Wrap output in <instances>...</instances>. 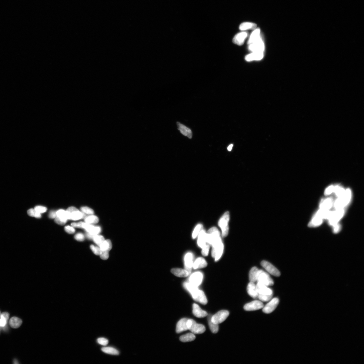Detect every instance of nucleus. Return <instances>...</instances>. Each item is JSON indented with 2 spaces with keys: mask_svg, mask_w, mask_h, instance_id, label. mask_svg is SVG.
Listing matches in <instances>:
<instances>
[{
  "mask_svg": "<svg viewBox=\"0 0 364 364\" xmlns=\"http://www.w3.org/2000/svg\"><path fill=\"white\" fill-rule=\"evenodd\" d=\"M184 287L191 295L192 299L197 302L203 305L207 303V300L205 294L202 291L198 289L197 287L191 284L190 283L185 282Z\"/></svg>",
  "mask_w": 364,
  "mask_h": 364,
  "instance_id": "obj_1",
  "label": "nucleus"
},
{
  "mask_svg": "<svg viewBox=\"0 0 364 364\" xmlns=\"http://www.w3.org/2000/svg\"><path fill=\"white\" fill-rule=\"evenodd\" d=\"M22 319L15 317H12L9 321L10 326L14 329L18 328L22 325Z\"/></svg>",
  "mask_w": 364,
  "mask_h": 364,
  "instance_id": "obj_31",
  "label": "nucleus"
},
{
  "mask_svg": "<svg viewBox=\"0 0 364 364\" xmlns=\"http://www.w3.org/2000/svg\"><path fill=\"white\" fill-rule=\"evenodd\" d=\"M323 219L319 216L314 215L309 224V227H316L320 226L322 223Z\"/></svg>",
  "mask_w": 364,
  "mask_h": 364,
  "instance_id": "obj_30",
  "label": "nucleus"
},
{
  "mask_svg": "<svg viewBox=\"0 0 364 364\" xmlns=\"http://www.w3.org/2000/svg\"><path fill=\"white\" fill-rule=\"evenodd\" d=\"M333 232L335 233H337L339 232L340 230L341 229V226L340 225L339 223L335 225H333Z\"/></svg>",
  "mask_w": 364,
  "mask_h": 364,
  "instance_id": "obj_55",
  "label": "nucleus"
},
{
  "mask_svg": "<svg viewBox=\"0 0 364 364\" xmlns=\"http://www.w3.org/2000/svg\"><path fill=\"white\" fill-rule=\"evenodd\" d=\"M221 238L220 233L218 229L215 227H212L207 233L206 243L209 245L212 246Z\"/></svg>",
  "mask_w": 364,
  "mask_h": 364,
  "instance_id": "obj_5",
  "label": "nucleus"
},
{
  "mask_svg": "<svg viewBox=\"0 0 364 364\" xmlns=\"http://www.w3.org/2000/svg\"><path fill=\"white\" fill-rule=\"evenodd\" d=\"M202 274L199 272H195L191 276L189 279V283L195 286L198 287L202 281Z\"/></svg>",
  "mask_w": 364,
  "mask_h": 364,
  "instance_id": "obj_14",
  "label": "nucleus"
},
{
  "mask_svg": "<svg viewBox=\"0 0 364 364\" xmlns=\"http://www.w3.org/2000/svg\"><path fill=\"white\" fill-rule=\"evenodd\" d=\"M207 263L203 258H199L193 263V267L194 269H202L207 266Z\"/></svg>",
  "mask_w": 364,
  "mask_h": 364,
  "instance_id": "obj_27",
  "label": "nucleus"
},
{
  "mask_svg": "<svg viewBox=\"0 0 364 364\" xmlns=\"http://www.w3.org/2000/svg\"><path fill=\"white\" fill-rule=\"evenodd\" d=\"M352 198V192L350 189H346L345 193L342 198L345 207L349 205L350 202Z\"/></svg>",
  "mask_w": 364,
  "mask_h": 364,
  "instance_id": "obj_29",
  "label": "nucleus"
},
{
  "mask_svg": "<svg viewBox=\"0 0 364 364\" xmlns=\"http://www.w3.org/2000/svg\"><path fill=\"white\" fill-rule=\"evenodd\" d=\"M193 256L191 252H188L185 255V270L189 273L191 272L192 269L193 267Z\"/></svg>",
  "mask_w": 364,
  "mask_h": 364,
  "instance_id": "obj_17",
  "label": "nucleus"
},
{
  "mask_svg": "<svg viewBox=\"0 0 364 364\" xmlns=\"http://www.w3.org/2000/svg\"><path fill=\"white\" fill-rule=\"evenodd\" d=\"M85 229L87 232L89 233L94 236L99 234L101 231V229L100 227L95 226L92 224H88L87 225Z\"/></svg>",
  "mask_w": 364,
  "mask_h": 364,
  "instance_id": "obj_25",
  "label": "nucleus"
},
{
  "mask_svg": "<svg viewBox=\"0 0 364 364\" xmlns=\"http://www.w3.org/2000/svg\"><path fill=\"white\" fill-rule=\"evenodd\" d=\"M195 336L193 333H188L180 337V340L183 342H191L194 340Z\"/></svg>",
  "mask_w": 364,
  "mask_h": 364,
  "instance_id": "obj_34",
  "label": "nucleus"
},
{
  "mask_svg": "<svg viewBox=\"0 0 364 364\" xmlns=\"http://www.w3.org/2000/svg\"><path fill=\"white\" fill-rule=\"evenodd\" d=\"M202 254L204 256H207L208 255L209 252V245L207 244H206L204 247L202 248Z\"/></svg>",
  "mask_w": 364,
  "mask_h": 364,
  "instance_id": "obj_49",
  "label": "nucleus"
},
{
  "mask_svg": "<svg viewBox=\"0 0 364 364\" xmlns=\"http://www.w3.org/2000/svg\"><path fill=\"white\" fill-rule=\"evenodd\" d=\"M101 251H109L112 248V244L110 240H106L99 246Z\"/></svg>",
  "mask_w": 364,
  "mask_h": 364,
  "instance_id": "obj_35",
  "label": "nucleus"
},
{
  "mask_svg": "<svg viewBox=\"0 0 364 364\" xmlns=\"http://www.w3.org/2000/svg\"><path fill=\"white\" fill-rule=\"evenodd\" d=\"M186 324L188 330L193 334H200L204 333L206 330L205 327L203 325L197 323L192 319H188Z\"/></svg>",
  "mask_w": 364,
  "mask_h": 364,
  "instance_id": "obj_4",
  "label": "nucleus"
},
{
  "mask_svg": "<svg viewBox=\"0 0 364 364\" xmlns=\"http://www.w3.org/2000/svg\"><path fill=\"white\" fill-rule=\"evenodd\" d=\"M68 219L77 221L85 218V215L82 212H81L75 207H71L67 210Z\"/></svg>",
  "mask_w": 364,
  "mask_h": 364,
  "instance_id": "obj_7",
  "label": "nucleus"
},
{
  "mask_svg": "<svg viewBox=\"0 0 364 364\" xmlns=\"http://www.w3.org/2000/svg\"><path fill=\"white\" fill-rule=\"evenodd\" d=\"M0 316H1V312H0Z\"/></svg>",
  "mask_w": 364,
  "mask_h": 364,
  "instance_id": "obj_61",
  "label": "nucleus"
},
{
  "mask_svg": "<svg viewBox=\"0 0 364 364\" xmlns=\"http://www.w3.org/2000/svg\"><path fill=\"white\" fill-rule=\"evenodd\" d=\"M346 190L341 186L337 185L334 186V192L338 198H342Z\"/></svg>",
  "mask_w": 364,
  "mask_h": 364,
  "instance_id": "obj_36",
  "label": "nucleus"
},
{
  "mask_svg": "<svg viewBox=\"0 0 364 364\" xmlns=\"http://www.w3.org/2000/svg\"><path fill=\"white\" fill-rule=\"evenodd\" d=\"M279 302V300L277 298H274L272 299L268 303L264 306L263 312L267 314L271 313L275 310L278 306Z\"/></svg>",
  "mask_w": 364,
  "mask_h": 364,
  "instance_id": "obj_11",
  "label": "nucleus"
},
{
  "mask_svg": "<svg viewBox=\"0 0 364 364\" xmlns=\"http://www.w3.org/2000/svg\"><path fill=\"white\" fill-rule=\"evenodd\" d=\"M65 231L68 234H72L75 232V230L74 227L73 226H69L67 225L65 228Z\"/></svg>",
  "mask_w": 364,
  "mask_h": 364,
  "instance_id": "obj_54",
  "label": "nucleus"
},
{
  "mask_svg": "<svg viewBox=\"0 0 364 364\" xmlns=\"http://www.w3.org/2000/svg\"><path fill=\"white\" fill-rule=\"evenodd\" d=\"M57 217L62 220L67 222L68 219L67 211L63 209H60L56 212Z\"/></svg>",
  "mask_w": 364,
  "mask_h": 364,
  "instance_id": "obj_39",
  "label": "nucleus"
},
{
  "mask_svg": "<svg viewBox=\"0 0 364 364\" xmlns=\"http://www.w3.org/2000/svg\"><path fill=\"white\" fill-rule=\"evenodd\" d=\"M1 317L0 319V326L4 327L7 323V321L3 317Z\"/></svg>",
  "mask_w": 364,
  "mask_h": 364,
  "instance_id": "obj_56",
  "label": "nucleus"
},
{
  "mask_svg": "<svg viewBox=\"0 0 364 364\" xmlns=\"http://www.w3.org/2000/svg\"><path fill=\"white\" fill-rule=\"evenodd\" d=\"M259 269L257 267H253L251 269L249 274V279L250 282H257V273Z\"/></svg>",
  "mask_w": 364,
  "mask_h": 364,
  "instance_id": "obj_33",
  "label": "nucleus"
},
{
  "mask_svg": "<svg viewBox=\"0 0 364 364\" xmlns=\"http://www.w3.org/2000/svg\"><path fill=\"white\" fill-rule=\"evenodd\" d=\"M102 351L104 353L108 354L113 355H118L119 354L118 350L115 348L111 347H103L102 349Z\"/></svg>",
  "mask_w": 364,
  "mask_h": 364,
  "instance_id": "obj_38",
  "label": "nucleus"
},
{
  "mask_svg": "<svg viewBox=\"0 0 364 364\" xmlns=\"http://www.w3.org/2000/svg\"><path fill=\"white\" fill-rule=\"evenodd\" d=\"M94 241L99 246H100L105 240L103 236L97 235H95L93 239Z\"/></svg>",
  "mask_w": 364,
  "mask_h": 364,
  "instance_id": "obj_41",
  "label": "nucleus"
},
{
  "mask_svg": "<svg viewBox=\"0 0 364 364\" xmlns=\"http://www.w3.org/2000/svg\"><path fill=\"white\" fill-rule=\"evenodd\" d=\"M264 57V52H252L246 55L245 59L246 61L251 62L253 61H259L262 59Z\"/></svg>",
  "mask_w": 364,
  "mask_h": 364,
  "instance_id": "obj_22",
  "label": "nucleus"
},
{
  "mask_svg": "<svg viewBox=\"0 0 364 364\" xmlns=\"http://www.w3.org/2000/svg\"><path fill=\"white\" fill-rule=\"evenodd\" d=\"M247 291L249 295L252 298H258L259 294L256 285H255L254 282H250L249 283L248 285Z\"/></svg>",
  "mask_w": 364,
  "mask_h": 364,
  "instance_id": "obj_18",
  "label": "nucleus"
},
{
  "mask_svg": "<svg viewBox=\"0 0 364 364\" xmlns=\"http://www.w3.org/2000/svg\"><path fill=\"white\" fill-rule=\"evenodd\" d=\"M28 213L29 215L32 217L37 218H40L41 217V213H39L34 209H29L28 210Z\"/></svg>",
  "mask_w": 364,
  "mask_h": 364,
  "instance_id": "obj_43",
  "label": "nucleus"
},
{
  "mask_svg": "<svg viewBox=\"0 0 364 364\" xmlns=\"http://www.w3.org/2000/svg\"><path fill=\"white\" fill-rule=\"evenodd\" d=\"M261 265L270 274L277 277L280 276L281 273L279 271L268 262L263 261L261 262Z\"/></svg>",
  "mask_w": 364,
  "mask_h": 364,
  "instance_id": "obj_12",
  "label": "nucleus"
},
{
  "mask_svg": "<svg viewBox=\"0 0 364 364\" xmlns=\"http://www.w3.org/2000/svg\"><path fill=\"white\" fill-rule=\"evenodd\" d=\"M188 319L186 318H182L178 322L176 328V332L177 333H179L188 330L186 324Z\"/></svg>",
  "mask_w": 364,
  "mask_h": 364,
  "instance_id": "obj_23",
  "label": "nucleus"
},
{
  "mask_svg": "<svg viewBox=\"0 0 364 364\" xmlns=\"http://www.w3.org/2000/svg\"><path fill=\"white\" fill-rule=\"evenodd\" d=\"M35 209L36 211L40 213L46 212L47 210L46 207L41 206H36L35 207Z\"/></svg>",
  "mask_w": 364,
  "mask_h": 364,
  "instance_id": "obj_50",
  "label": "nucleus"
},
{
  "mask_svg": "<svg viewBox=\"0 0 364 364\" xmlns=\"http://www.w3.org/2000/svg\"><path fill=\"white\" fill-rule=\"evenodd\" d=\"M57 216L56 212L51 211L49 214V217L51 219H55Z\"/></svg>",
  "mask_w": 364,
  "mask_h": 364,
  "instance_id": "obj_57",
  "label": "nucleus"
},
{
  "mask_svg": "<svg viewBox=\"0 0 364 364\" xmlns=\"http://www.w3.org/2000/svg\"><path fill=\"white\" fill-rule=\"evenodd\" d=\"M14 362H14V363H15V364H17V363H18V362H17V360H14Z\"/></svg>",
  "mask_w": 364,
  "mask_h": 364,
  "instance_id": "obj_60",
  "label": "nucleus"
},
{
  "mask_svg": "<svg viewBox=\"0 0 364 364\" xmlns=\"http://www.w3.org/2000/svg\"><path fill=\"white\" fill-rule=\"evenodd\" d=\"M264 306L263 303L261 301L256 300L246 304L243 308L245 311H251L263 308Z\"/></svg>",
  "mask_w": 364,
  "mask_h": 364,
  "instance_id": "obj_13",
  "label": "nucleus"
},
{
  "mask_svg": "<svg viewBox=\"0 0 364 364\" xmlns=\"http://www.w3.org/2000/svg\"><path fill=\"white\" fill-rule=\"evenodd\" d=\"M88 223L85 222H73L72 223V226L74 227L83 228L85 229Z\"/></svg>",
  "mask_w": 364,
  "mask_h": 364,
  "instance_id": "obj_45",
  "label": "nucleus"
},
{
  "mask_svg": "<svg viewBox=\"0 0 364 364\" xmlns=\"http://www.w3.org/2000/svg\"><path fill=\"white\" fill-rule=\"evenodd\" d=\"M109 252L107 251H101L100 255L101 259L106 260L109 257Z\"/></svg>",
  "mask_w": 364,
  "mask_h": 364,
  "instance_id": "obj_48",
  "label": "nucleus"
},
{
  "mask_svg": "<svg viewBox=\"0 0 364 364\" xmlns=\"http://www.w3.org/2000/svg\"><path fill=\"white\" fill-rule=\"evenodd\" d=\"M212 256L215 258V261L219 260L223 253L224 245L221 238L212 245Z\"/></svg>",
  "mask_w": 364,
  "mask_h": 364,
  "instance_id": "obj_3",
  "label": "nucleus"
},
{
  "mask_svg": "<svg viewBox=\"0 0 364 364\" xmlns=\"http://www.w3.org/2000/svg\"><path fill=\"white\" fill-rule=\"evenodd\" d=\"M261 35L260 29L259 28L255 29L249 37L248 44L249 45L254 42L260 37Z\"/></svg>",
  "mask_w": 364,
  "mask_h": 364,
  "instance_id": "obj_28",
  "label": "nucleus"
},
{
  "mask_svg": "<svg viewBox=\"0 0 364 364\" xmlns=\"http://www.w3.org/2000/svg\"><path fill=\"white\" fill-rule=\"evenodd\" d=\"M85 221L86 223L88 224H95L98 223L99 221V219L96 216L90 215L85 218Z\"/></svg>",
  "mask_w": 364,
  "mask_h": 364,
  "instance_id": "obj_37",
  "label": "nucleus"
},
{
  "mask_svg": "<svg viewBox=\"0 0 364 364\" xmlns=\"http://www.w3.org/2000/svg\"><path fill=\"white\" fill-rule=\"evenodd\" d=\"M248 33L242 32L237 34L233 39V43L239 46H242L244 44L245 39L248 37Z\"/></svg>",
  "mask_w": 364,
  "mask_h": 364,
  "instance_id": "obj_15",
  "label": "nucleus"
},
{
  "mask_svg": "<svg viewBox=\"0 0 364 364\" xmlns=\"http://www.w3.org/2000/svg\"><path fill=\"white\" fill-rule=\"evenodd\" d=\"M197 243L199 246L202 249L206 243L207 233L203 230H202L199 234Z\"/></svg>",
  "mask_w": 364,
  "mask_h": 364,
  "instance_id": "obj_24",
  "label": "nucleus"
},
{
  "mask_svg": "<svg viewBox=\"0 0 364 364\" xmlns=\"http://www.w3.org/2000/svg\"><path fill=\"white\" fill-rule=\"evenodd\" d=\"M334 186L332 185L329 186L325 191L324 195H327L332 193L334 192Z\"/></svg>",
  "mask_w": 364,
  "mask_h": 364,
  "instance_id": "obj_53",
  "label": "nucleus"
},
{
  "mask_svg": "<svg viewBox=\"0 0 364 364\" xmlns=\"http://www.w3.org/2000/svg\"><path fill=\"white\" fill-rule=\"evenodd\" d=\"M272 295H264L259 294L258 298L261 302H267L269 301L272 298Z\"/></svg>",
  "mask_w": 364,
  "mask_h": 364,
  "instance_id": "obj_44",
  "label": "nucleus"
},
{
  "mask_svg": "<svg viewBox=\"0 0 364 364\" xmlns=\"http://www.w3.org/2000/svg\"><path fill=\"white\" fill-rule=\"evenodd\" d=\"M192 313L195 316L198 318L206 317L208 314L206 312L202 309L200 307L195 303L192 305Z\"/></svg>",
  "mask_w": 364,
  "mask_h": 364,
  "instance_id": "obj_19",
  "label": "nucleus"
},
{
  "mask_svg": "<svg viewBox=\"0 0 364 364\" xmlns=\"http://www.w3.org/2000/svg\"><path fill=\"white\" fill-rule=\"evenodd\" d=\"M97 342L99 344L104 346H106L109 342L107 339L103 338L98 339Z\"/></svg>",
  "mask_w": 364,
  "mask_h": 364,
  "instance_id": "obj_52",
  "label": "nucleus"
},
{
  "mask_svg": "<svg viewBox=\"0 0 364 364\" xmlns=\"http://www.w3.org/2000/svg\"><path fill=\"white\" fill-rule=\"evenodd\" d=\"M333 204V200L331 197L322 199L320 204V208L323 210H329L332 208Z\"/></svg>",
  "mask_w": 364,
  "mask_h": 364,
  "instance_id": "obj_20",
  "label": "nucleus"
},
{
  "mask_svg": "<svg viewBox=\"0 0 364 364\" xmlns=\"http://www.w3.org/2000/svg\"><path fill=\"white\" fill-rule=\"evenodd\" d=\"M233 146V144H230V145H229V146L228 147L227 149H228V151H230H230H231V150H232V149Z\"/></svg>",
  "mask_w": 364,
  "mask_h": 364,
  "instance_id": "obj_59",
  "label": "nucleus"
},
{
  "mask_svg": "<svg viewBox=\"0 0 364 364\" xmlns=\"http://www.w3.org/2000/svg\"><path fill=\"white\" fill-rule=\"evenodd\" d=\"M90 248L94 254L97 255H100L101 250L99 246H97L94 245H91L90 246Z\"/></svg>",
  "mask_w": 364,
  "mask_h": 364,
  "instance_id": "obj_47",
  "label": "nucleus"
},
{
  "mask_svg": "<svg viewBox=\"0 0 364 364\" xmlns=\"http://www.w3.org/2000/svg\"><path fill=\"white\" fill-rule=\"evenodd\" d=\"M345 213V209L336 210L335 211H334L332 216L328 220L329 224L333 226L338 223L339 222L344 216Z\"/></svg>",
  "mask_w": 364,
  "mask_h": 364,
  "instance_id": "obj_10",
  "label": "nucleus"
},
{
  "mask_svg": "<svg viewBox=\"0 0 364 364\" xmlns=\"http://www.w3.org/2000/svg\"><path fill=\"white\" fill-rule=\"evenodd\" d=\"M9 316L10 314L8 312H3L2 313L1 315V316L0 317L4 318L6 320L8 321V319L9 317Z\"/></svg>",
  "mask_w": 364,
  "mask_h": 364,
  "instance_id": "obj_58",
  "label": "nucleus"
},
{
  "mask_svg": "<svg viewBox=\"0 0 364 364\" xmlns=\"http://www.w3.org/2000/svg\"><path fill=\"white\" fill-rule=\"evenodd\" d=\"M257 28L256 24L251 22H244L241 24L239 28L241 31H245L248 29L255 30Z\"/></svg>",
  "mask_w": 364,
  "mask_h": 364,
  "instance_id": "obj_32",
  "label": "nucleus"
},
{
  "mask_svg": "<svg viewBox=\"0 0 364 364\" xmlns=\"http://www.w3.org/2000/svg\"><path fill=\"white\" fill-rule=\"evenodd\" d=\"M229 312L225 310H222L212 316L211 321L213 323L218 324L223 322L229 316Z\"/></svg>",
  "mask_w": 364,
  "mask_h": 364,
  "instance_id": "obj_8",
  "label": "nucleus"
},
{
  "mask_svg": "<svg viewBox=\"0 0 364 364\" xmlns=\"http://www.w3.org/2000/svg\"><path fill=\"white\" fill-rule=\"evenodd\" d=\"M171 272L173 275L179 277H186L189 274L187 270L179 268L173 269Z\"/></svg>",
  "mask_w": 364,
  "mask_h": 364,
  "instance_id": "obj_26",
  "label": "nucleus"
},
{
  "mask_svg": "<svg viewBox=\"0 0 364 364\" xmlns=\"http://www.w3.org/2000/svg\"><path fill=\"white\" fill-rule=\"evenodd\" d=\"M177 124L178 130L180 131V133L184 136L187 137L189 139L192 138V132L190 129L179 122H177Z\"/></svg>",
  "mask_w": 364,
  "mask_h": 364,
  "instance_id": "obj_21",
  "label": "nucleus"
},
{
  "mask_svg": "<svg viewBox=\"0 0 364 364\" xmlns=\"http://www.w3.org/2000/svg\"><path fill=\"white\" fill-rule=\"evenodd\" d=\"M254 42L249 45L248 49L252 52H264L265 46L262 36Z\"/></svg>",
  "mask_w": 364,
  "mask_h": 364,
  "instance_id": "obj_9",
  "label": "nucleus"
},
{
  "mask_svg": "<svg viewBox=\"0 0 364 364\" xmlns=\"http://www.w3.org/2000/svg\"><path fill=\"white\" fill-rule=\"evenodd\" d=\"M75 238L78 241L82 242L85 240V236L82 233H78L75 235Z\"/></svg>",
  "mask_w": 364,
  "mask_h": 364,
  "instance_id": "obj_51",
  "label": "nucleus"
},
{
  "mask_svg": "<svg viewBox=\"0 0 364 364\" xmlns=\"http://www.w3.org/2000/svg\"><path fill=\"white\" fill-rule=\"evenodd\" d=\"M257 282L267 286H272L274 284L272 279L269 274L262 270L259 269L257 278Z\"/></svg>",
  "mask_w": 364,
  "mask_h": 364,
  "instance_id": "obj_6",
  "label": "nucleus"
},
{
  "mask_svg": "<svg viewBox=\"0 0 364 364\" xmlns=\"http://www.w3.org/2000/svg\"><path fill=\"white\" fill-rule=\"evenodd\" d=\"M211 317H210L209 319V326L211 332L213 333H217L219 331V325L213 323L211 321Z\"/></svg>",
  "mask_w": 364,
  "mask_h": 364,
  "instance_id": "obj_40",
  "label": "nucleus"
},
{
  "mask_svg": "<svg viewBox=\"0 0 364 364\" xmlns=\"http://www.w3.org/2000/svg\"><path fill=\"white\" fill-rule=\"evenodd\" d=\"M230 219L229 212H227L224 213L219 219L218 225L222 230V237H226L229 231L228 223Z\"/></svg>",
  "mask_w": 364,
  "mask_h": 364,
  "instance_id": "obj_2",
  "label": "nucleus"
},
{
  "mask_svg": "<svg viewBox=\"0 0 364 364\" xmlns=\"http://www.w3.org/2000/svg\"><path fill=\"white\" fill-rule=\"evenodd\" d=\"M81 209L83 212L84 213H86L87 215H93L94 213V210L88 207L83 206L82 207H81Z\"/></svg>",
  "mask_w": 364,
  "mask_h": 364,
  "instance_id": "obj_46",
  "label": "nucleus"
},
{
  "mask_svg": "<svg viewBox=\"0 0 364 364\" xmlns=\"http://www.w3.org/2000/svg\"><path fill=\"white\" fill-rule=\"evenodd\" d=\"M256 286L259 294L272 295V290L267 286L257 282Z\"/></svg>",
  "mask_w": 364,
  "mask_h": 364,
  "instance_id": "obj_16",
  "label": "nucleus"
},
{
  "mask_svg": "<svg viewBox=\"0 0 364 364\" xmlns=\"http://www.w3.org/2000/svg\"><path fill=\"white\" fill-rule=\"evenodd\" d=\"M202 225L201 224H198L195 228V229L192 233V238L193 239H195L197 237L199 234V233L201 230L202 229Z\"/></svg>",
  "mask_w": 364,
  "mask_h": 364,
  "instance_id": "obj_42",
  "label": "nucleus"
}]
</instances>
